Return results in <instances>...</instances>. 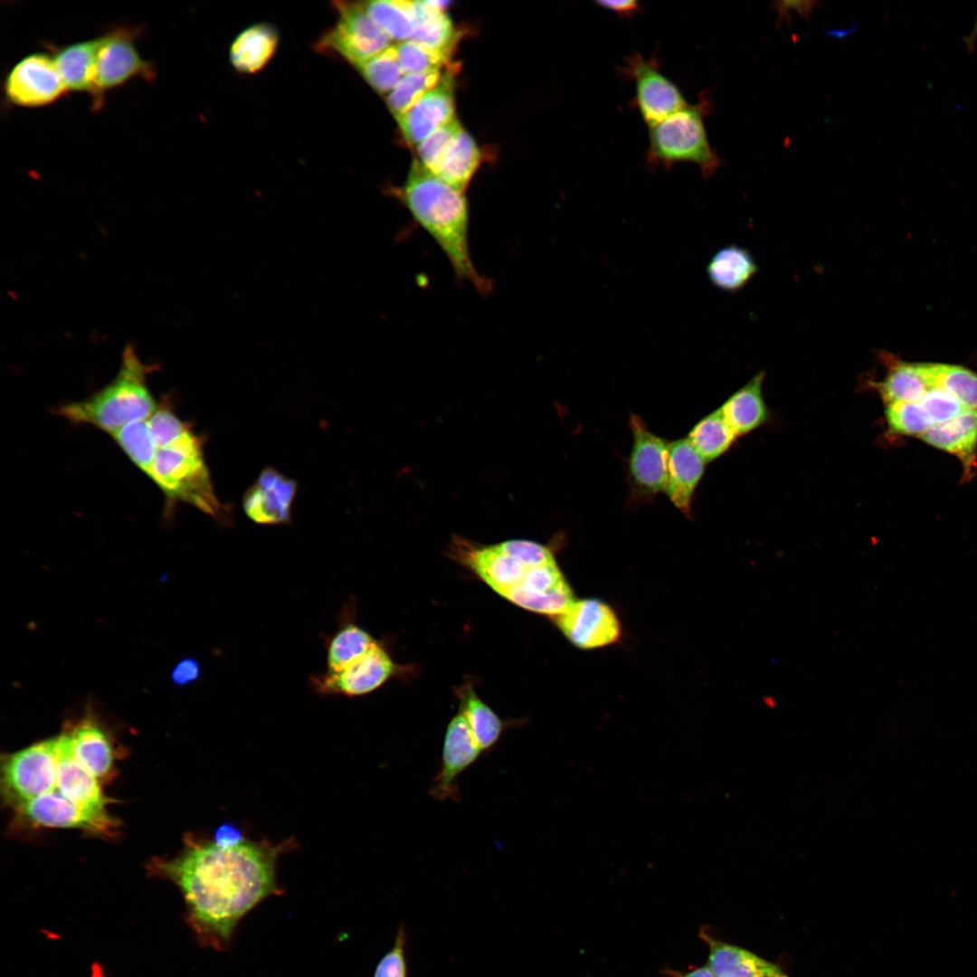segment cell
<instances>
[{"mask_svg":"<svg viewBox=\"0 0 977 977\" xmlns=\"http://www.w3.org/2000/svg\"><path fill=\"white\" fill-rule=\"evenodd\" d=\"M295 846L294 839L274 844L245 839L223 848L213 840L188 839L182 854L162 869L179 886L196 931L213 947L224 948L245 915L281 893L277 861Z\"/></svg>","mask_w":977,"mask_h":977,"instance_id":"1","label":"cell"},{"mask_svg":"<svg viewBox=\"0 0 977 977\" xmlns=\"http://www.w3.org/2000/svg\"><path fill=\"white\" fill-rule=\"evenodd\" d=\"M400 197L418 224L435 241L456 277L484 295L492 282L476 269L469 245V207L459 191L414 159Z\"/></svg>","mask_w":977,"mask_h":977,"instance_id":"2","label":"cell"},{"mask_svg":"<svg viewBox=\"0 0 977 977\" xmlns=\"http://www.w3.org/2000/svg\"><path fill=\"white\" fill-rule=\"evenodd\" d=\"M152 366L127 346L115 377L91 395L60 405L55 413L75 424L95 427L110 436L127 424L147 420L157 408L147 384Z\"/></svg>","mask_w":977,"mask_h":977,"instance_id":"3","label":"cell"},{"mask_svg":"<svg viewBox=\"0 0 977 977\" xmlns=\"http://www.w3.org/2000/svg\"><path fill=\"white\" fill-rule=\"evenodd\" d=\"M162 491L166 511L177 503L189 504L226 524L229 510L216 496L204 454V439L190 426L174 441L160 446L146 474Z\"/></svg>","mask_w":977,"mask_h":977,"instance_id":"4","label":"cell"},{"mask_svg":"<svg viewBox=\"0 0 977 977\" xmlns=\"http://www.w3.org/2000/svg\"><path fill=\"white\" fill-rule=\"evenodd\" d=\"M709 109L710 101L703 95L697 103L688 104L649 127L648 162L664 167L693 163L699 166L705 177L715 174L721 160L711 147L705 128L704 119Z\"/></svg>","mask_w":977,"mask_h":977,"instance_id":"5","label":"cell"},{"mask_svg":"<svg viewBox=\"0 0 977 977\" xmlns=\"http://www.w3.org/2000/svg\"><path fill=\"white\" fill-rule=\"evenodd\" d=\"M143 28L118 26L102 34L95 70L92 109L102 107L104 96L135 79L151 82L157 77L155 64L139 53L136 41Z\"/></svg>","mask_w":977,"mask_h":977,"instance_id":"6","label":"cell"},{"mask_svg":"<svg viewBox=\"0 0 977 977\" xmlns=\"http://www.w3.org/2000/svg\"><path fill=\"white\" fill-rule=\"evenodd\" d=\"M58 759L57 736L8 754L1 768L2 792L7 802L15 808L53 791Z\"/></svg>","mask_w":977,"mask_h":977,"instance_id":"7","label":"cell"},{"mask_svg":"<svg viewBox=\"0 0 977 977\" xmlns=\"http://www.w3.org/2000/svg\"><path fill=\"white\" fill-rule=\"evenodd\" d=\"M336 24L319 40V51L331 52L356 68L391 44L390 37L371 19L361 3L336 2Z\"/></svg>","mask_w":977,"mask_h":977,"instance_id":"8","label":"cell"},{"mask_svg":"<svg viewBox=\"0 0 977 977\" xmlns=\"http://www.w3.org/2000/svg\"><path fill=\"white\" fill-rule=\"evenodd\" d=\"M5 101L15 107L36 109L52 104L67 91L49 52H35L18 60L3 82Z\"/></svg>","mask_w":977,"mask_h":977,"instance_id":"9","label":"cell"},{"mask_svg":"<svg viewBox=\"0 0 977 977\" xmlns=\"http://www.w3.org/2000/svg\"><path fill=\"white\" fill-rule=\"evenodd\" d=\"M621 71L634 82L633 102L648 127L666 119L688 104L678 86L659 70L655 59L633 52L625 59Z\"/></svg>","mask_w":977,"mask_h":977,"instance_id":"10","label":"cell"},{"mask_svg":"<svg viewBox=\"0 0 977 977\" xmlns=\"http://www.w3.org/2000/svg\"><path fill=\"white\" fill-rule=\"evenodd\" d=\"M555 621L564 637L583 650L612 645L621 638L622 627L615 611L597 599L574 600Z\"/></svg>","mask_w":977,"mask_h":977,"instance_id":"11","label":"cell"},{"mask_svg":"<svg viewBox=\"0 0 977 977\" xmlns=\"http://www.w3.org/2000/svg\"><path fill=\"white\" fill-rule=\"evenodd\" d=\"M29 823L47 828H76L109 832L116 827L106 808L79 804L57 790L14 808Z\"/></svg>","mask_w":977,"mask_h":977,"instance_id":"12","label":"cell"},{"mask_svg":"<svg viewBox=\"0 0 977 977\" xmlns=\"http://www.w3.org/2000/svg\"><path fill=\"white\" fill-rule=\"evenodd\" d=\"M502 596L523 609L554 618L574 601L573 591L555 558L527 566L520 583Z\"/></svg>","mask_w":977,"mask_h":977,"instance_id":"13","label":"cell"},{"mask_svg":"<svg viewBox=\"0 0 977 977\" xmlns=\"http://www.w3.org/2000/svg\"><path fill=\"white\" fill-rule=\"evenodd\" d=\"M394 671L395 665L392 658L376 642L362 658L343 670L313 675L310 682L311 687L320 695L358 697L380 688Z\"/></svg>","mask_w":977,"mask_h":977,"instance_id":"14","label":"cell"},{"mask_svg":"<svg viewBox=\"0 0 977 977\" xmlns=\"http://www.w3.org/2000/svg\"><path fill=\"white\" fill-rule=\"evenodd\" d=\"M482 750L465 717L460 711L448 724L441 752V764L430 794L440 801H458L459 776L480 756Z\"/></svg>","mask_w":977,"mask_h":977,"instance_id":"15","label":"cell"},{"mask_svg":"<svg viewBox=\"0 0 977 977\" xmlns=\"http://www.w3.org/2000/svg\"><path fill=\"white\" fill-rule=\"evenodd\" d=\"M455 72L448 66L437 85L396 119L408 145L417 147L436 129L456 118Z\"/></svg>","mask_w":977,"mask_h":977,"instance_id":"16","label":"cell"},{"mask_svg":"<svg viewBox=\"0 0 977 977\" xmlns=\"http://www.w3.org/2000/svg\"><path fill=\"white\" fill-rule=\"evenodd\" d=\"M630 424L633 434L630 476L640 494H657L666 486L670 443L651 432L638 415L631 414Z\"/></svg>","mask_w":977,"mask_h":977,"instance_id":"17","label":"cell"},{"mask_svg":"<svg viewBox=\"0 0 977 977\" xmlns=\"http://www.w3.org/2000/svg\"><path fill=\"white\" fill-rule=\"evenodd\" d=\"M297 483L272 468L264 469L245 492L242 507L246 516L261 525H283L291 520Z\"/></svg>","mask_w":977,"mask_h":977,"instance_id":"18","label":"cell"},{"mask_svg":"<svg viewBox=\"0 0 977 977\" xmlns=\"http://www.w3.org/2000/svg\"><path fill=\"white\" fill-rule=\"evenodd\" d=\"M452 551L458 559L501 596L520 583L526 568L529 566L507 554L499 543L479 546L457 537L452 543Z\"/></svg>","mask_w":977,"mask_h":977,"instance_id":"19","label":"cell"},{"mask_svg":"<svg viewBox=\"0 0 977 977\" xmlns=\"http://www.w3.org/2000/svg\"><path fill=\"white\" fill-rule=\"evenodd\" d=\"M705 460L687 438L669 444L668 477L664 488L669 499L682 513H690L694 491L705 470Z\"/></svg>","mask_w":977,"mask_h":977,"instance_id":"20","label":"cell"},{"mask_svg":"<svg viewBox=\"0 0 977 977\" xmlns=\"http://www.w3.org/2000/svg\"><path fill=\"white\" fill-rule=\"evenodd\" d=\"M102 41L101 34L61 46L46 44L47 51H50L55 61L67 91L92 95L96 63Z\"/></svg>","mask_w":977,"mask_h":977,"instance_id":"21","label":"cell"},{"mask_svg":"<svg viewBox=\"0 0 977 977\" xmlns=\"http://www.w3.org/2000/svg\"><path fill=\"white\" fill-rule=\"evenodd\" d=\"M57 737L59 759L54 789L79 804L106 808L107 799L102 793L99 779L74 757L69 733H62Z\"/></svg>","mask_w":977,"mask_h":977,"instance_id":"22","label":"cell"},{"mask_svg":"<svg viewBox=\"0 0 977 977\" xmlns=\"http://www.w3.org/2000/svg\"><path fill=\"white\" fill-rule=\"evenodd\" d=\"M701 936L709 946L708 968L715 977H788L777 964L742 947Z\"/></svg>","mask_w":977,"mask_h":977,"instance_id":"23","label":"cell"},{"mask_svg":"<svg viewBox=\"0 0 977 977\" xmlns=\"http://www.w3.org/2000/svg\"><path fill=\"white\" fill-rule=\"evenodd\" d=\"M878 355L886 365L887 373L883 380L874 383L873 385L884 403H920L931 388L922 363L905 362L884 351Z\"/></svg>","mask_w":977,"mask_h":977,"instance_id":"24","label":"cell"},{"mask_svg":"<svg viewBox=\"0 0 977 977\" xmlns=\"http://www.w3.org/2000/svg\"><path fill=\"white\" fill-rule=\"evenodd\" d=\"M764 379V373L758 372L719 408L725 420L737 436L754 431L769 418V412L763 395Z\"/></svg>","mask_w":977,"mask_h":977,"instance_id":"25","label":"cell"},{"mask_svg":"<svg viewBox=\"0 0 977 977\" xmlns=\"http://www.w3.org/2000/svg\"><path fill=\"white\" fill-rule=\"evenodd\" d=\"M921 438L931 446L957 456L964 466L970 467L977 448V409H967L933 426Z\"/></svg>","mask_w":977,"mask_h":977,"instance_id":"26","label":"cell"},{"mask_svg":"<svg viewBox=\"0 0 977 977\" xmlns=\"http://www.w3.org/2000/svg\"><path fill=\"white\" fill-rule=\"evenodd\" d=\"M278 43L279 34L274 27L267 24L251 25L233 40L230 49L231 63L241 73H257L273 57Z\"/></svg>","mask_w":977,"mask_h":977,"instance_id":"27","label":"cell"},{"mask_svg":"<svg viewBox=\"0 0 977 977\" xmlns=\"http://www.w3.org/2000/svg\"><path fill=\"white\" fill-rule=\"evenodd\" d=\"M68 733L74 757L99 780L106 776L112 767L113 751L105 731L85 718Z\"/></svg>","mask_w":977,"mask_h":977,"instance_id":"28","label":"cell"},{"mask_svg":"<svg viewBox=\"0 0 977 977\" xmlns=\"http://www.w3.org/2000/svg\"><path fill=\"white\" fill-rule=\"evenodd\" d=\"M757 270L758 266L751 253L737 245L721 248L707 267L709 281L716 288L728 292L743 289Z\"/></svg>","mask_w":977,"mask_h":977,"instance_id":"29","label":"cell"},{"mask_svg":"<svg viewBox=\"0 0 977 977\" xmlns=\"http://www.w3.org/2000/svg\"><path fill=\"white\" fill-rule=\"evenodd\" d=\"M414 33L412 41L451 56L460 34L448 14L429 1H412Z\"/></svg>","mask_w":977,"mask_h":977,"instance_id":"30","label":"cell"},{"mask_svg":"<svg viewBox=\"0 0 977 977\" xmlns=\"http://www.w3.org/2000/svg\"><path fill=\"white\" fill-rule=\"evenodd\" d=\"M377 641L354 622H344L327 642V670L338 672L362 658Z\"/></svg>","mask_w":977,"mask_h":977,"instance_id":"31","label":"cell"},{"mask_svg":"<svg viewBox=\"0 0 977 977\" xmlns=\"http://www.w3.org/2000/svg\"><path fill=\"white\" fill-rule=\"evenodd\" d=\"M480 161V151L473 138L462 130L445 157L435 175L464 192Z\"/></svg>","mask_w":977,"mask_h":977,"instance_id":"32","label":"cell"},{"mask_svg":"<svg viewBox=\"0 0 977 977\" xmlns=\"http://www.w3.org/2000/svg\"><path fill=\"white\" fill-rule=\"evenodd\" d=\"M460 696V711L465 716L482 752L491 751L499 741L506 723L471 688H463Z\"/></svg>","mask_w":977,"mask_h":977,"instance_id":"33","label":"cell"},{"mask_svg":"<svg viewBox=\"0 0 977 977\" xmlns=\"http://www.w3.org/2000/svg\"><path fill=\"white\" fill-rule=\"evenodd\" d=\"M930 387L943 389L959 399L967 409H977V374L960 365L922 363Z\"/></svg>","mask_w":977,"mask_h":977,"instance_id":"34","label":"cell"},{"mask_svg":"<svg viewBox=\"0 0 977 977\" xmlns=\"http://www.w3.org/2000/svg\"><path fill=\"white\" fill-rule=\"evenodd\" d=\"M737 437L717 409L700 420L691 429L687 439L705 461L708 462L724 454Z\"/></svg>","mask_w":977,"mask_h":977,"instance_id":"35","label":"cell"},{"mask_svg":"<svg viewBox=\"0 0 977 977\" xmlns=\"http://www.w3.org/2000/svg\"><path fill=\"white\" fill-rule=\"evenodd\" d=\"M371 19L390 37L400 43L411 40L414 33L412 1L377 0L361 3Z\"/></svg>","mask_w":977,"mask_h":977,"instance_id":"36","label":"cell"},{"mask_svg":"<svg viewBox=\"0 0 977 977\" xmlns=\"http://www.w3.org/2000/svg\"><path fill=\"white\" fill-rule=\"evenodd\" d=\"M111 437L130 461L146 475L156 451V443L147 420L127 424Z\"/></svg>","mask_w":977,"mask_h":977,"instance_id":"37","label":"cell"},{"mask_svg":"<svg viewBox=\"0 0 977 977\" xmlns=\"http://www.w3.org/2000/svg\"><path fill=\"white\" fill-rule=\"evenodd\" d=\"M445 69L405 74L386 97V104L394 118L397 119L403 115L424 94L435 87Z\"/></svg>","mask_w":977,"mask_h":977,"instance_id":"38","label":"cell"},{"mask_svg":"<svg viewBox=\"0 0 977 977\" xmlns=\"http://www.w3.org/2000/svg\"><path fill=\"white\" fill-rule=\"evenodd\" d=\"M364 79L380 94H389L404 73L399 64L395 44L357 67Z\"/></svg>","mask_w":977,"mask_h":977,"instance_id":"39","label":"cell"},{"mask_svg":"<svg viewBox=\"0 0 977 977\" xmlns=\"http://www.w3.org/2000/svg\"><path fill=\"white\" fill-rule=\"evenodd\" d=\"M399 64L405 74L445 69L451 56L412 40L395 44Z\"/></svg>","mask_w":977,"mask_h":977,"instance_id":"40","label":"cell"},{"mask_svg":"<svg viewBox=\"0 0 977 977\" xmlns=\"http://www.w3.org/2000/svg\"><path fill=\"white\" fill-rule=\"evenodd\" d=\"M885 414L888 427L897 434L922 436L934 426L921 403H890Z\"/></svg>","mask_w":977,"mask_h":977,"instance_id":"41","label":"cell"},{"mask_svg":"<svg viewBox=\"0 0 977 977\" xmlns=\"http://www.w3.org/2000/svg\"><path fill=\"white\" fill-rule=\"evenodd\" d=\"M462 130L456 118L439 128L416 147L417 160L435 175Z\"/></svg>","mask_w":977,"mask_h":977,"instance_id":"42","label":"cell"},{"mask_svg":"<svg viewBox=\"0 0 977 977\" xmlns=\"http://www.w3.org/2000/svg\"><path fill=\"white\" fill-rule=\"evenodd\" d=\"M920 403L934 425L947 422L967 410L954 395L937 387H931Z\"/></svg>","mask_w":977,"mask_h":977,"instance_id":"43","label":"cell"},{"mask_svg":"<svg viewBox=\"0 0 977 977\" xmlns=\"http://www.w3.org/2000/svg\"><path fill=\"white\" fill-rule=\"evenodd\" d=\"M406 933L400 927L392 948L381 958L373 977H407Z\"/></svg>","mask_w":977,"mask_h":977,"instance_id":"44","label":"cell"},{"mask_svg":"<svg viewBox=\"0 0 977 977\" xmlns=\"http://www.w3.org/2000/svg\"><path fill=\"white\" fill-rule=\"evenodd\" d=\"M201 667L194 658L181 659L173 669L171 679L175 686L184 687L200 678Z\"/></svg>","mask_w":977,"mask_h":977,"instance_id":"45","label":"cell"},{"mask_svg":"<svg viewBox=\"0 0 977 977\" xmlns=\"http://www.w3.org/2000/svg\"><path fill=\"white\" fill-rule=\"evenodd\" d=\"M818 3L816 1H778L773 4V8L779 15V22L788 21L789 10L797 11L801 15L809 18Z\"/></svg>","mask_w":977,"mask_h":977,"instance_id":"46","label":"cell"},{"mask_svg":"<svg viewBox=\"0 0 977 977\" xmlns=\"http://www.w3.org/2000/svg\"><path fill=\"white\" fill-rule=\"evenodd\" d=\"M245 839L238 827L231 823H225L215 831L213 841L220 847L227 848L236 846Z\"/></svg>","mask_w":977,"mask_h":977,"instance_id":"47","label":"cell"},{"mask_svg":"<svg viewBox=\"0 0 977 977\" xmlns=\"http://www.w3.org/2000/svg\"><path fill=\"white\" fill-rule=\"evenodd\" d=\"M595 3L622 17H630L640 9L639 1L635 0H598Z\"/></svg>","mask_w":977,"mask_h":977,"instance_id":"48","label":"cell"},{"mask_svg":"<svg viewBox=\"0 0 977 977\" xmlns=\"http://www.w3.org/2000/svg\"><path fill=\"white\" fill-rule=\"evenodd\" d=\"M963 41H964V43H965L968 51L972 52L974 50V48H975V43H976V41H977V15H976V18L974 20V24H973V26L972 28L971 33L967 36L964 37Z\"/></svg>","mask_w":977,"mask_h":977,"instance_id":"49","label":"cell"},{"mask_svg":"<svg viewBox=\"0 0 977 977\" xmlns=\"http://www.w3.org/2000/svg\"><path fill=\"white\" fill-rule=\"evenodd\" d=\"M681 977H715L708 966H703L682 975Z\"/></svg>","mask_w":977,"mask_h":977,"instance_id":"50","label":"cell"},{"mask_svg":"<svg viewBox=\"0 0 977 977\" xmlns=\"http://www.w3.org/2000/svg\"><path fill=\"white\" fill-rule=\"evenodd\" d=\"M763 703L768 708H773L776 707V699L769 695L763 697Z\"/></svg>","mask_w":977,"mask_h":977,"instance_id":"51","label":"cell"}]
</instances>
